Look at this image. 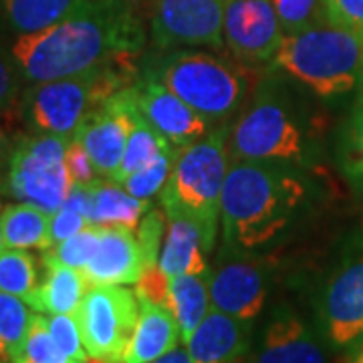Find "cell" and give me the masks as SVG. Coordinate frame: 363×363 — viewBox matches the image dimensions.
<instances>
[{
    "label": "cell",
    "mask_w": 363,
    "mask_h": 363,
    "mask_svg": "<svg viewBox=\"0 0 363 363\" xmlns=\"http://www.w3.org/2000/svg\"><path fill=\"white\" fill-rule=\"evenodd\" d=\"M143 40L142 23L125 0H83L59 23L16 37L9 55L21 79L40 83L135 57Z\"/></svg>",
    "instance_id": "obj_1"
},
{
    "label": "cell",
    "mask_w": 363,
    "mask_h": 363,
    "mask_svg": "<svg viewBox=\"0 0 363 363\" xmlns=\"http://www.w3.org/2000/svg\"><path fill=\"white\" fill-rule=\"evenodd\" d=\"M305 198L303 184L264 162H233L222 190L220 224L226 247L250 252L271 245Z\"/></svg>",
    "instance_id": "obj_2"
},
{
    "label": "cell",
    "mask_w": 363,
    "mask_h": 363,
    "mask_svg": "<svg viewBox=\"0 0 363 363\" xmlns=\"http://www.w3.org/2000/svg\"><path fill=\"white\" fill-rule=\"evenodd\" d=\"M133 71V57H125L71 77L30 83L23 97L25 121L37 133L73 140L85 117L135 83Z\"/></svg>",
    "instance_id": "obj_3"
},
{
    "label": "cell",
    "mask_w": 363,
    "mask_h": 363,
    "mask_svg": "<svg viewBox=\"0 0 363 363\" xmlns=\"http://www.w3.org/2000/svg\"><path fill=\"white\" fill-rule=\"evenodd\" d=\"M272 65L331 97L363 85V37L329 21L285 35Z\"/></svg>",
    "instance_id": "obj_4"
},
{
    "label": "cell",
    "mask_w": 363,
    "mask_h": 363,
    "mask_svg": "<svg viewBox=\"0 0 363 363\" xmlns=\"http://www.w3.org/2000/svg\"><path fill=\"white\" fill-rule=\"evenodd\" d=\"M156 77L210 125L236 116L259 83V75L247 65L194 51L166 57Z\"/></svg>",
    "instance_id": "obj_5"
},
{
    "label": "cell",
    "mask_w": 363,
    "mask_h": 363,
    "mask_svg": "<svg viewBox=\"0 0 363 363\" xmlns=\"http://www.w3.org/2000/svg\"><path fill=\"white\" fill-rule=\"evenodd\" d=\"M228 128L220 125L208 131L192 145L184 147L162 190V206L180 210L194 218L212 250L220 224L224 180L228 174Z\"/></svg>",
    "instance_id": "obj_6"
},
{
    "label": "cell",
    "mask_w": 363,
    "mask_h": 363,
    "mask_svg": "<svg viewBox=\"0 0 363 363\" xmlns=\"http://www.w3.org/2000/svg\"><path fill=\"white\" fill-rule=\"evenodd\" d=\"M69 142L47 133L21 140L6 162V192L18 202L35 204L51 214L59 210L75 186L67 168Z\"/></svg>",
    "instance_id": "obj_7"
},
{
    "label": "cell",
    "mask_w": 363,
    "mask_h": 363,
    "mask_svg": "<svg viewBox=\"0 0 363 363\" xmlns=\"http://www.w3.org/2000/svg\"><path fill=\"white\" fill-rule=\"evenodd\" d=\"M140 315V298L128 286H89L79 305L77 323L89 359L123 363Z\"/></svg>",
    "instance_id": "obj_8"
},
{
    "label": "cell",
    "mask_w": 363,
    "mask_h": 363,
    "mask_svg": "<svg viewBox=\"0 0 363 363\" xmlns=\"http://www.w3.org/2000/svg\"><path fill=\"white\" fill-rule=\"evenodd\" d=\"M230 162H293L303 154L295 119L274 99H259L228 131Z\"/></svg>",
    "instance_id": "obj_9"
},
{
    "label": "cell",
    "mask_w": 363,
    "mask_h": 363,
    "mask_svg": "<svg viewBox=\"0 0 363 363\" xmlns=\"http://www.w3.org/2000/svg\"><path fill=\"white\" fill-rule=\"evenodd\" d=\"M319 319L333 347H353L363 337V242L350 248L325 283Z\"/></svg>",
    "instance_id": "obj_10"
},
{
    "label": "cell",
    "mask_w": 363,
    "mask_h": 363,
    "mask_svg": "<svg viewBox=\"0 0 363 363\" xmlns=\"http://www.w3.org/2000/svg\"><path fill=\"white\" fill-rule=\"evenodd\" d=\"M152 39L160 49H220L224 43V0H156Z\"/></svg>",
    "instance_id": "obj_11"
},
{
    "label": "cell",
    "mask_w": 363,
    "mask_h": 363,
    "mask_svg": "<svg viewBox=\"0 0 363 363\" xmlns=\"http://www.w3.org/2000/svg\"><path fill=\"white\" fill-rule=\"evenodd\" d=\"M135 101L131 85L117 91L101 107H97L79 125L73 140H77L93 160L97 172L104 178H113L121 166L125 145L133 128Z\"/></svg>",
    "instance_id": "obj_12"
},
{
    "label": "cell",
    "mask_w": 363,
    "mask_h": 363,
    "mask_svg": "<svg viewBox=\"0 0 363 363\" xmlns=\"http://www.w3.org/2000/svg\"><path fill=\"white\" fill-rule=\"evenodd\" d=\"M285 30L271 0H224V43L247 63L272 61Z\"/></svg>",
    "instance_id": "obj_13"
},
{
    "label": "cell",
    "mask_w": 363,
    "mask_h": 363,
    "mask_svg": "<svg viewBox=\"0 0 363 363\" xmlns=\"http://www.w3.org/2000/svg\"><path fill=\"white\" fill-rule=\"evenodd\" d=\"M131 95L142 113L178 152L210 131V123L154 75L131 85Z\"/></svg>",
    "instance_id": "obj_14"
},
{
    "label": "cell",
    "mask_w": 363,
    "mask_h": 363,
    "mask_svg": "<svg viewBox=\"0 0 363 363\" xmlns=\"http://www.w3.org/2000/svg\"><path fill=\"white\" fill-rule=\"evenodd\" d=\"M208 286L214 309L242 321H255L267 303L269 277L260 262L226 260L208 274Z\"/></svg>",
    "instance_id": "obj_15"
},
{
    "label": "cell",
    "mask_w": 363,
    "mask_h": 363,
    "mask_svg": "<svg viewBox=\"0 0 363 363\" xmlns=\"http://www.w3.org/2000/svg\"><path fill=\"white\" fill-rule=\"evenodd\" d=\"M147 269L135 230L125 226H99V245L83 269L89 286L135 285Z\"/></svg>",
    "instance_id": "obj_16"
},
{
    "label": "cell",
    "mask_w": 363,
    "mask_h": 363,
    "mask_svg": "<svg viewBox=\"0 0 363 363\" xmlns=\"http://www.w3.org/2000/svg\"><path fill=\"white\" fill-rule=\"evenodd\" d=\"M245 363H327L323 345L309 325L289 309L272 313L257 353Z\"/></svg>",
    "instance_id": "obj_17"
},
{
    "label": "cell",
    "mask_w": 363,
    "mask_h": 363,
    "mask_svg": "<svg viewBox=\"0 0 363 363\" xmlns=\"http://www.w3.org/2000/svg\"><path fill=\"white\" fill-rule=\"evenodd\" d=\"M252 345V321L210 309L186 341L194 363H245Z\"/></svg>",
    "instance_id": "obj_18"
},
{
    "label": "cell",
    "mask_w": 363,
    "mask_h": 363,
    "mask_svg": "<svg viewBox=\"0 0 363 363\" xmlns=\"http://www.w3.org/2000/svg\"><path fill=\"white\" fill-rule=\"evenodd\" d=\"M166 212V234L160 250V269L169 279L180 274H204L208 272L206 255L208 248L202 226L174 208H164Z\"/></svg>",
    "instance_id": "obj_19"
},
{
    "label": "cell",
    "mask_w": 363,
    "mask_h": 363,
    "mask_svg": "<svg viewBox=\"0 0 363 363\" xmlns=\"http://www.w3.org/2000/svg\"><path fill=\"white\" fill-rule=\"evenodd\" d=\"M140 298V315L133 329L123 363H152L182 341L180 327L174 313L166 305L150 298Z\"/></svg>",
    "instance_id": "obj_20"
},
{
    "label": "cell",
    "mask_w": 363,
    "mask_h": 363,
    "mask_svg": "<svg viewBox=\"0 0 363 363\" xmlns=\"http://www.w3.org/2000/svg\"><path fill=\"white\" fill-rule=\"evenodd\" d=\"M43 264L47 274L35 291L30 307L45 315H75L89 289L83 271L51 260H43Z\"/></svg>",
    "instance_id": "obj_21"
},
{
    "label": "cell",
    "mask_w": 363,
    "mask_h": 363,
    "mask_svg": "<svg viewBox=\"0 0 363 363\" xmlns=\"http://www.w3.org/2000/svg\"><path fill=\"white\" fill-rule=\"evenodd\" d=\"M91 188V224L97 226H125L138 230L142 218L152 210L150 200L131 196L121 184L105 180L93 182Z\"/></svg>",
    "instance_id": "obj_22"
},
{
    "label": "cell",
    "mask_w": 363,
    "mask_h": 363,
    "mask_svg": "<svg viewBox=\"0 0 363 363\" xmlns=\"http://www.w3.org/2000/svg\"><path fill=\"white\" fill-rule=\"evenodd\" d=\"M4 247L18 250H49L51 248V212L16 202L2 208Z\"/></svg>",
    "instance_id": "obj_23"
},
{
    "label": "cell",
    "mask_w": 363,
    "mask_h": 363,
    "mask_svg": "<svg viewBox=\"0 0 363 363\" xmlns=\"http://www.w3.org/2000/svg\"><path fill=\"white\" fill-rule=\"evenodd\" d=\"M83 0H0V23L14 37L39 33L73 13Z\"/></svg>",
    "instance_id": "obj_24"
},
{
    "label": "cell",
    "mask_w": 363,
    "mask_h": 363,
    "mask_svg": "<svg viewBox=\"0 0 363 363\" xmlns=\"http://www.w3.org/2000/svg\"><path fill=\"white\" fill-rule=\"evenodd\" d=\"M208 274H180L169 279V309L178 321L184 345L212 309Z\"/></svg>",
    "instance_id": "obj_25"
},
{
    "label": "cell",
    "mask_w": 363,
    "mask_h": 363,
    "mask_svg": "<svg viewBox=\"0 0 363 363\" xmlns=\"http://www.w3.org/2000/svg\"><path fill=\"white\" fill-rule=\"evenodd\" d=\"M160 154H180V152L140 113V109L135 105L133 128H131L130 138H128L125 154L121 160V166L111 180L117 182V184L123 182L130 174L147 166L150 162H154Z\"/></svg>",
    "instance_id": "obj_26"
},
{
    "label": "cell",
    "mask_w": 363,
    "mask_h": 363,
    "mask_svg": "<svg viewBox=\"0 0 363 363\" xmlns=\"http://www.w3.org/2000/svg\"><path fill=\"white\" fill-rule=\"evenodd\" d=\"M35 309L11 293L0 291V351L11 363L18 362Z\"/></svg>",
    "instance_id": "obj_27"
},
{
    "label": "cell",
    "mask_w": 363,
    "mask_h": 363,
    "mask_svg": "<svg viewBox=\"0 0 363 363\" xmlns=\"http://www.w3.org/2000/svg\"><path fill=\"white\" fill-rule=\"evenodd\" d=\"M39 286L35 259L18 248H4L0 252V291L21 297L30 305Z\"/></svg>",
    "instance_id": "obj_28"
},
{
    "label": "cell",
    "mask_w": 363,
    "mask_h": 363,
    "mask_svg": "<svg viewBox=\"0 0 363 363\" xmlns=\"http://www.w3.org/2000/svg\"><path fill=\"white\" fill-rule=\"evenodd\" d=\"M18 362L23 363H81L77 359H71L65 351L61 350L55 339H52L49 325H47V315L37 313L33 315V321L26 333L25 345L21 351ZM16 363V362H14Z\"/></svg>",
    "instance_id": "obj_29"
},
{
    "label": "cell",
    "mask_w": 363,
    "mask_h": 363,
    "mask_svg": "<svg viewBox=\"0 0 363 363\" xmlns=\"http://www.w3.org/2000/svg\"><path fill=\"white\" fill-rule=\"evenodd\" d=\"M178 154H160V156L143 166L138 172L130 174L123 182H119L131 196L142 198V200H152L154 196L160 194L166 184H168L172 169L176 166Z\"/></svg>",
    "instance_id": "obj_30"
},
{
    "label": "cell",
    "mask_w": 363,
    "mask_h": 363,
    "mask_svg": "<svg viewBox=\"0 0 363 363\" xmlns=\"http://www.w3.org/2000/svg\"><path fill=\"white\" fill-rule=\"evenodd\" d=\"M97 245H99V226L89 224L87 228H83L75 236L45 250L43 260H51V262H59V264L83 271L93 259Z\"/></svg>",
    "instance_id": "obj_31"
},
{
    "label": "cell",
    "mask_w": 363,
    "mask_h": 363,
    "mask_svg": "<svg viewBox=\"0 0 363 363\" xmlns=\"http://www.w3.org/2000/svg\"><path fill=\"white\" fill-rule=\"evenodd\" d=\"M363 87V85H362ZM341 166L353 180L363 182V89L341 133Z\"/></svg>",
    "instance_id": "obj_32"
},
{
    "label": "cell",
    "mask_w": 363,
    "mask_h": 363,
    "mask_svg": "<svg viewBox=\"0 0 363 363\" xmlns=\"http://www.w3.org/2000/svg\"><path fill=\"white\" fill-rule=\"evenodd\" d=\"M271 2L279 14L285 35H293L303 28L327 21L323 0H271Z\"/></svg>",
    "instance_id": "obj_33"
},
{
    "label": "cell",
    "mask_w": 363,
    "mask_h": 363,
    "mask_svg": "<svg viewBox=\"0 0 363 363\" xmlns=\"http://www.w3.org/2000/svg\"><path fill=\"white\" fill-rule=\"evenodd\" d=\"M47 325H49L55 343L65 351L71 359H77L81 363L89 362L75 315H47Z\"/></svg>",
    "instance_id": "obj_34"
},
{
    "label": "cell",
    "mask_w": 363,
    "mask_h": 363,
    "mask_svg": "<svg viewBox=\"0 0 363 363\" xmlns=\"http://www.w3.org/2000/svg\"><path fill=\"white\" fill-rule=\"evenodd\" d=\"M164 234H166V212H157L152 208L138 226V238H140V245H142L143 255H145L147 269L156 267L157 260H160Z\"/></svg>",
    "instance_id": "obj_35"
},
{
    "label": "cell",
    "mask_w": 363,
    "mask_h": 363,
    "mask_svg": "<svg viewBox=\"0 0 363 363\" xmlns=\"http://www.w3.org/2000/svg\"><path fill=\"white\" fill-rule=\"evenodd\" d=\"M325 16L331 25L363 37V0H323Z\"/></svg>",
    "instance_id": "obj_36"
},
{
    "label": "cell",
    "mask_w": 363,
    "mask_h": 363,
    "mask_svg": "<svg viewBox=\"0 0 363 363\" xmlns=\"http://www.w3.org/2000/svg\"><path fill=\"white\" fill-rule=\"evenodd\" d=\"M67 168H69V174L73 178V184H81V186H89L93 182H97L99 178H104L93 160L87 154V150L77 142V140H71L69 142V147H67Z\"/></svg>",
    "instance_id": "obj_37"
},
{
    "label": "cell",
    "mask_w": 363,
    "mask_h": 363,
    "mask_svg": "<svg viewBox=\"0 0 363 363\" xmlns=\"http://www.w3.org/2000/svg\"><path fill=\"white\" fill-rule=\"evenodd\" d=\"M89 224V218L73 208L61 206L59 210H55L51 214V247L75 236Z\"/></svg>",
    "instance_id": "obj_38"
},
{
    "label": "cell",
    "mask_w": 363,
    "mask_h": 363,
    "mask_svg": "<svg viewBox=\"0 0 363 363\" xmlns=\"http://www.w3.org/2000/svg\"><path fill=\"white\" fill-rule=\"evenodd\" d=\"M18 69L9 52L0 51V117L13 109L18 93Z\"/></svg>",
    "instance_id": "obj_39"
},
{
    "label": "cell",
    "mask_w": 363,
    "mask_h": 363,
    "mask_svg": "<svg viewBox=\"0 0 363 363\" xmlns=\"http://www.w3.org/2000/svg\"><path fill=\"white\" fill-rule=\"evenodd\" d=\"M152 363H194V359H192L188 347L184 345V347H174V350L168 351L166 355L157 357L156 362Z\"/></svg>",
    "instance_id": "obj_40"
},
{
    "label": "cell",
    "mask_w": 363,
    "mask_h": 363,
    "mask_svg": "<svg viewBox=\"0 0 363 363\" xmlns=\"http://www.w3.org/2000/svg\"><path fill=\"white\" fill-rule=\"evenodd\" d=\"M13 142H11V138H9V133L4 130H0V164L2 162H9V156H11V152H13Z\"/></svg>",
    "instance_id": "obj_41"
},
{
    "label": "cell",
    "mask_w": 363,
    "mask_h": 363,
    "mask_svg": "<svg viewBox=\"0 0 363 363\" xmlns=\"http://www.w3.org/2000/svg\"><path fill=\"white\" fill-rule=\"evenodd\" d=\"M347 363H363V337L353 345V351H351Z\"/></svg>",
    "instance_id": "obj_42"
},
{
    "label": "cell",
    "mask_w": 363,
    "mask_h": 363,
    "mask_svg": "<svg viewBox=\"0 0 363 363\" xmlns=\"http://www.w3.org/2000/svg\"><path fill=\"white\" fill-rule=\"evenodd\" d=\"M4 234H2V206H0V252L4 250Z\"/></svg>",
    "instance_id": "obj_43"
},
{
    "label": "cell",
    "mask_w": 363,
    "mask_h": 363,
    "mask_svg": "<svg viewBox=\"0 0 363 363\" xmlns=\"http://www.w3.org/2000/svg\"><path fill=\"white\" fill-rule=\"evenodd\" d=\"M0 363H11L6 357H4V353H2V351H0Z\"/></svg>",
    "instance_id": "obj_44"
},
{
    "label": "cell",
    "mask_w": 363,
    "mask_h": 363,
    "mask_svg": "<svg viewBox=\"0 0 363 363\" xmlns=\"http://www.w3.org/2000/svg\"><path fill=\"white\" fill-rule=\"evenodd\" d=\"M16 363H23V362H16Z\"/></svg>",
    "instance_id": "obj_45"
}]
</instances>
